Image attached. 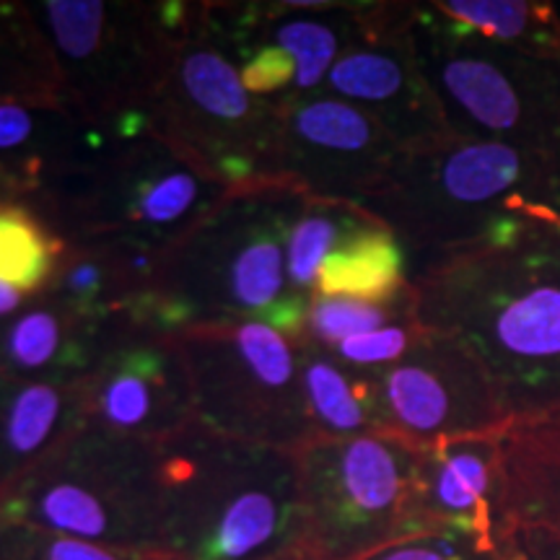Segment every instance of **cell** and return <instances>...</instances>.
<instances>
[{
    "label": "cell",
    "mask_w": 560,
    "mask_h": 560,
    "mask_svg": "<svg viewBox=\"0 0 560 560\" xmlns=\"http://www.w3.org/2000/svg\"><path fill=\"white\" fill-rule=\"evenodd\" d=\"M26 306V296L19 289H13L11 283L0 280V319H11L13 314H19Z\"/></svg>",
    "instance_id": "obj_33"
},
{
    "label": "cell",
    "mask_w": 560,
    "mask_h": 560,
    "mask_svg": "<svg viewBox=\"0 0 560 560\" xmlns=\"http://www.w3.org/2000/svg\"><path fill=\"white\" fill-rule=\"evenodd\" d=\"M68 244L30 206L0 208V280L24 296H39L50 285Z\"/></svg>",
    "instance_id": "obj_26"
},
{
    "label": "cell",
    "mask_w": 560,
    "mask_h": 560,
    "mask_svg": "<svg viewBox=\"0 0 560 560\" xmlns=\"http://www.w3.org/2000/svg\"><path fill=\"white\" fill-rule=\"evenodd\" d=\"M122 325H94L45 293L0 322V371L30 380L79 382L100 361L112 332Z\"/></svg>",
    "instance_id": "obj_18"
},
{
    "label": "cell",
    "mask_w": 560,
    "mask_h": 560,
    "mask_svg": "<svg viewBox=\"0 0 560 560\" xmlns=\"http://www.w3.org/2000/svg\"><path fill=\"white\" fill-rule=\"evenodd\" d=\"M423 330L478 355L511 423L560 410V219L511 210L480 240L410 276Z\"/></svg>",
    "instance_id": "obj_1"
},
{
    "label": "cell",
    "mask_w": 560,
    "mask_h": 560,
    "mask_svg": "<svg viewBox=\"0 0 560 560\" xmlns=\"http://www.w3.org/2000/svg\"><path fill=\"white\" fill-rule=\"evenodd\" d=\"M425 330L418 325L416 317L395 322V325L382 327V330L355 335L346 342H340L338 348H332V353L346 363V366L363 371V374H382L384 369L395 366L397 361H402L412 348L418 346Z\"/></svg>",
    "instance_id": "obj_29"
},
{
    "label": "cell",
    "mask_w": 560,
    "mask_h": 560,
    "mask_svg": "<svg viewBox=\"0 0 560 560\" xmlns=\"http://www.w3.org/2000/svg\"><path fill=\"white\" fill-rule=\"evenodd\" d=\"M412 13L416 3H369L366 37L342 52L322 89L366 112L400 151L454 136L412 50Z\"/></svg>",
    "instance_id": "obj_13"
},
{
    "label": "cell",
    "mask_w": 560,
    "mask_h": 560,
    "mask_svg": "<svg viewBox=\"0 0 560 560\" xmlns=\"http://www.w3.org/2000/svg\"><path fill=\"white\" fill-rule=\"evenodd\" d=\"M161 556V552H159ZM156 556L115 550L32 524L0 522V560H153Z\"/></svg>",
    "instance_id": "obj_28"
},
{
    "label": "cell",
    "mask_w": 560,
    "mask_h": 560,
    "mask_svg": "<svg viewBox=\"0 0 560 560\" xmlns=\"http://www.w3.org/2000/svg\"><path fill=\"white\" fill-rule=\"evenodd\" d=\"M412 50L454 136L560 164V55L509 50L416 3Z\"/></svg>",
    "instance_id": "obj_8"
},
{
    "label": "cell",
    "mask_w": 560,
    "mask_h": 560,
    "mask_svg": "<svg viewBox=\"0 0 560 560\" xmlns=\"http://www.w3.org/2000/svg\"><path fill=\"white\" fill-rule=\"evenodd\" d=\"M265 560H319L314 552H310L306 548H301V545H296V548H289V550H280L276 552V556L265 558Z\"/></svg>",
    "instance_id": "obj_35"
},
{
    "label": "cell",
    "mask_w": 560,
    "mask_h": 560,
    "mask_svg": "<svg viewBox=\"0 0 560 560\" xmlns=\"http://www.w3.org/2000/svg\"><path fill=\"white\" fill-rule=\"evenodd\" d=\"M418 446L392 433L317 439L296 452L301 548L361 560L420 535L412 516Z\"/></svg>",
    "instance_id": "obj_10"
},
{
    "label": "cell",
    "mask_w": 560,
    "mask_h": 560,
    "mask_svg": "<svg viewBox=\"0 0 560 560\" xmlns=\"http://www.w3.org/2000/svg\"><path fill=\"white\" fill-rule=\"evenodd\" d=\"M39 187L19 177L16 172L5 170L0 164V208L3 206H32L34 198H37Z\"/></svg>",
    "instance_id": "obj_32"
},
{
    "label": "cell",
    "mask_w": 560,
    "mask_h": 560,
    "mask_svg": "<svg viewBox=\"0 0 560 560\" xmlns=\"http://www.w3.org/2000/svg\"><path fill=\"white\" fill-rule=\"evenodd\" d=\"M306 200L291 182L229 190L161 255L153 289L130 312V327L179 335L265 322L299 342L310 301L291 293L285 247Z\"/></svg>",
    "instance_id": "obj_2"
},
{
    "label": "cell",
    "mask_w": 560,
    "mask_h": 560,
    "mask_svg": "<svg viewBox=\"0 0 560 560\" xmlns=\"http://www.w3.org/2000/svg\"><path fill=\"white\" fill-rule=\"evenodd\" d=\"M81 384L86 423L120 436L159 444L195 420L190 374L174 335L117 327Z\"/></svg>",
    "instance_id": "obj_15"
},
{
    "label": "cell",
    "mask_w": 560,
    "mask_h": 560,
    "mask_svg": "<svg viewBox=\"0 0 560 560\" xmlns=\"http://www.w3.org/2000/svg\"><path fill=\"white\" fill-rule=\"evenodd\" d=\"M236 62H240L244 89L257 100L283 102L296 89V60L278 47H249L236 58Z\"/></svg>",
    "instance_id": "obj_30"
},
{
    "label": "cell",
    "mask_w": 560,
    "mask_h": 560,
    "mask_svg": "<svg viewBox=\"0 0 560 560\" xmlns=\"http://www.w3.org/2000/svg\"><path fill=\"white\" fill-rule=\"evenodd\" d=\"M161 552L265 560L301 542L296 452L223 436L192 420L156 444Z\"/></svg>",
    "instance_id": "obj_3"
},
{
    "label": "cell",
    "mask_w": 560,
    "mask_h": 560,
    "mask_svg": "<svg viewBox=\"0 0 560 560\" xmlns=\"http://www.w3.org/2000/svg\"><path fill=\"white\" fill-rule=\"evenodd\" d=\"M117 138V125L86 122L62 104H0V164L39 190Z\"/></svg>",
    "instance_id": "obj_19"
},
{
    "label": "cell",
    "mask_w": 560,
    "mask_h": 560,
    "mask_svg": "<svg viewBox=\"0 0 560 560\" xmlns=\"http://www.w3.org/2000/svg\"><path fill=\"white\" fill-rule=\"evenodd\" d=\"M195 420L223 436L299 452L314 441L299 374V346L265 322L185 330Z\"/></svg>",
    "instance_id": "obj_11"
},
{
    "label": "cell",
    "mask_w": 560,
    "mask_h": 560,
    "mask_svg": "<svg viewBox=\"0 0 560 560\" xmlns=\"http://www.w3.org/2000/svg\"><path fill=\"white\" fill-rule=\"evenodd\" d=\"M145 117L151 132L226 190L283 182L278 102L257 100L244 89L240 62L210 24L208 3Z\"/></svg>",
    "instance_id": "obj_9"
},
{
    "label": "cell",
    "mask_w": 560,
    "mask_h": 560,
    "mask_svg": "<svg viewBox=\"0 0 560 560\" xmlns=\"http://www.w3.org/2000/svg\"><path fill=\"white\" fill-rule=\"evenodd\" d=\"M62 104L58 62L26 5H0V104Z\"/></svg>",
    "instance_id": "obj_24"
},
{
    "label": "cell",
    "mask_w": 560,
    "mask_h": 560,
    "mask_svg": "<svg viewBox=\"0 0 560 560\" xmlns=\"http://www.w3.org/2000/svg\"><path fill=\"white\" fill-rule=\"evenodd\" d=\"M0 522L159 556L156 444L81 425L58 452L0 493Z\"/></svg>",
    "instance_id": "obj_7"
},
{
    "label": "cell",
    "mask_w": 560,
    "mask_h": 560,
    "mask_svg": "<svg viewBox=\"0 0 560 560\" xmlns=\"http://www.w3.org/2000/svg\"><path fill=\"white\" fill-rule=\"evenodd\" d=\"M86 425L83 384L0 371V493Z\"/></svg>",
    "instance_id": "obj_17"
},
{
    "label": "cell",
    "mask_w": 560,
    "mask_h": 560,
    "mask_svg": "<svg viewBox=\"0 0 560 560\" xmlns=\"http://www.w3.org/2000/svg\"><path fill=\"white\" fill-rule=\"evenodd\" d=\"M153 560H174V558L172 556H164V552H161V556H156Z\"/></svg>",
    "instance_id": "obj_36"
},
{
    "label": "cell",
    "mask_w": 560,
    "mask_h": 560,
    "mask_svg": "<svg viewBox=\"0 0 560 560\" xmlns=\"http://www.w3.org/2000/svg\"><path fill=\"white\" fill-rule=\"evenodd\" d=\"M206 3H26L62 81L66 107L94 125L143 115Z\"/></svg>",
    "instance_id": "obj_6"
},
{
    "label": "cell",
    "mask_w": 560,
    "mask_h": 560,
    "mask_svg": "<svg viewBox=\"0 0 560 560\" xmlns=\"http://www.w3.org/2000/svg\"><path fill=\"white\" fill-rule=\"evenodd\" d=\"M278 177L314 200L363 206L400 153L366 112L325 91L278 102Z\"/></svg>",
    "instance_id": "obj_14"
},
{
    "label": "cell",
    "mask_w": 560,
    "mask_h": 560,
    "mask_svg": "<svg viewBox=\"0 0 560 560\" xmlns=\"http://www.w3.org/2000/svg\"><path fill=\"white\" fill-rule=\"evenodd\" d=\"M380 223L366 208L355 202L338 200H306L289 234L285 247V272H289L291 293L301 301H312L317 289V276L327 257L355 236L359 231Z\"/></svg>",
    "instance_id": "obj_25"
},
{
    "label": "cell",
    "mask_w": 560,
    "mask_h": 560,
    "mask_svg": "<svg viewBox=\"0 0 560 560\" xmlns=\"http://www.w3.org/2000/svg\"><path fill=\"white\" fill-rule=\"evenodd\" d=\"M501 560H560V532L545 527H506L499 535Z\"/></svg>",
    "instance_id": "obj_31"
},
{
    "label": "cell",
    "mask_w": 560,
    "mask_h": 560,
    "mask_svg": "<svg viewBox=\"0 0 560 560\" xmlns=\"http://www.w3.org/2000/svg\"><path fill=\"white\" fill-rule=\"evenodd\" d=\"M416 317V293L412 283L397 296L384 301L348 299V296H319L314 293L306 310L304 332L299 342H312L319 348H338L355 335H366L395 322Z\"/></svg>",
    "instance_id": "obj_27"
},
{
    "label": "cell",
    "mask_w": 560,
    "mask_h": 560,
    "mask_svg": "<svg viewBox=\"0 0 560 560\" xmlns=\"http://www.w3.org/2000/svg\"><path fill=\"white\" fill-rule=\"evenodd\" d=\"M376 397L382 431L418 450L511 425L486 366L452 335L425 330L402 361L376 374Z\"/></svg>",
    "instance_id": "obj_12"
},
{
    "label": "cell",
    "mask_w": 560,
    "mask_h": 560,
    "mask_svg": "<svg viewBox=\"0 0 560 560\" xmlns=\"http://www.w3.org/2000/svg\"><path fill=\"white\" fill-rule=\"evenodd\" d=\"M503 431L418 450L412 516L420 535L454 532L499 548Z\"/></svg>",
    "instance_id": "obj_16"
},
{
    "label": "cell",
    "mask_w": 560,
    "mask_h": 560,
    "mask_svg": "<svg viewBox=\"0 0 560 560\" xmlns=\"http://www.w3.org/2000/svg\"><path fill=\"white\" fill-rule=\"evenodd\" d=\"M408 283L410 276L405 272L402 244L380 221L350 236L327 257L314 293L384 301L402 293Z\"/></svg>",
    "instance_id": "obj_22"
},
{
    "label": "cell",
    "mask_w": 560,
    "mask_h": 560,
    "mask_svg": "<svg viewBox=\"0 0 560 560\" xmlns=\"http://www.w3.org/2000/svg\"><path fill=\"white\" fill-rule=\"evenodd\" d=\"M537 206L550 210V213H556L560 219V164H552L550 170V177L545 182V190L540 195V202Z\"/></svg>",
    "instance_id": "obj_34"
},
{
    "label": "cell",
    "mask_w": 560,
    "mask_h": 560,
    "mask_svg": "<svg viewBox=\"0 0 560 560\" xmlns=\"http://www.w3.org/2000/svg\"><path fill=\"white\" fill-rule=\"evenodd\" d=\"M296 346L301 389H304L314 441L380 433L376 376L346 366L327 348L312 342H296Z\"/></svg>",
    "instance_id": "obj_21"
},
{
    "label": "cell",
    "mask_w": 560,
    "mask_h": 560,
    "mask_svg": "<svg viewBox=\"0 0 560 560\" xmlns=\"http://www.w3.org/2000/svg\"><path fill=\"white\" fill-rule=\"evenodd\" d=\"M226 192L156 132H140L47 182L30 208L68 247L125 242L166 252Z\"/></svg>",
    "instance_id": "obj_4"
},
{
    "label": "cell",
    "mask_w": 560,
    "mask_h": 560,
    "mask_svg": "<svg viewBox=\"0 0 560 560\" xmlns=\"http://www.w3.org/2000/svg\"><path fill=\"white\" fill-rule=\"evenodd\" d=\"M506 527L560 532V410L503 431L501 529Z\"/></svg>",
    "instance_id": "obj_20"
},
{
    "label": "cell",
    "mask_w": 560,
    "mask_h": 560,
    "mask_svg": "<svg viewBox=\"0 0 560 560\" xmlns=\"http://www.w3.org/2000/svg\"><path fill=\"white\" fill-rule=\"evenodd\" d=\"M433 9L470 34L509 50L560 55V5L548 0H433Z\"/></svg>",
    "instance_id": "obj_23"
},
{
    "label": "cell",
    "mask_w": 560,
    "mask_h": 560,
    "mask_svg": "<svg viewBox=\"0 0 560 560\" xmlns=\"http://www.w3.org/2000/svg\"><path fill=\"white\" fill-rule=\"evenodd\" d=\"M552 164L514 145L452 136L400 151L363 202L405 252L433 257L480 240L511 210L537 206Z\"/></svg>",
    "instance_id": "obj_5"
}]
</instances>
